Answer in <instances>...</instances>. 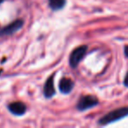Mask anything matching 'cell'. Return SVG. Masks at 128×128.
I'll return each mask as SVG.
<instances>
[{
	"label": "cell",
	"instance_id": "cell-8",
	"mask_svg": "<svg viewBox=\"0 0 128 128\" xmlns=\"http://www.w3.org/2000/svg\"><path fill=\"white\" fill-rule=\"evenodd\" d=\"M66 0H49V5L52 10H60L66 5Z\"/></svg>",
	"mask_w": 128,
	"mask_h": 128
},
{
	"label": "cell",
	"instance_id": "cell-11",
	"mask_svg": "<svg viewBox=\"0 0 128 128\" xmlns=\"http://www.w3.org/2000/svg\"><path fill=\"white\" fill-rule=\"evenodd\" d=\"M2 2H3V0H0V4H1V3H2Z\"/></svg>",
	"mask_w": 128,
	"mask_h": 128
},
{
	"label": "cell",
	"instance_id": "cell-7",
	"mask_svg": "<svg viewBox=\"0 0 128 128\" xmlns=\"http://www.w3.org/2000/svg\"><path fill=\"white\" fill-rule=\"evenodd\" d=\"M44 93L46 97H52L55 94V89H54V82H53V76L48 78L44 84Z\"/></svg>",
	"mask_w": 128,
	"mask_h": 128
},
{
	"label": "cell",
	"instance_id": "cell-1",
	"mask_svg": "<svg viewBox=\"0 0 128 128\" xmlns=\"http://www.w3.org/2000/svg\"><path fill=\"white\" fill-rule=\"evenodd\" d=\"M126 116H128V106L118 108V109L107 113L98 120V124L100 125H107V124L118 121Z\"/></svg>",
	"mask_w": 128,
	"mask_h": 128
},
{
	"label": "cell",
	"instance_id": "cell-4",
	"mask_svg": "<svg viewBox=\"0 0 128 128\" xmlns=\"http://www.w3.org/2000/svg\"><path fill=\"white\" fill-rule=\"evenodd\" d=\"M23 26V21L18 19V20L14 21L13 23H12L10 25H9L8 26L4 27L3 30L0 31V35L1 36H6V35H10V34L14 33L17 31H18L21 27Z\"/></svg>",
	"mask_w": 128,
	"mask_h": 128
},
{
	"label": "cell",
	"instance_id": "cell-9",
	"mask_svg": "<svg viewBox=\"0 0 128 128\" xmlns=\"http://www.w3.org/2000/svg\"><path fill=\"white\" fill-rule=\"evenodd\" d=\"M124 84H125L126 87H128V72L125 77V80H124Z\"/></svg>",
	"mask_w": 128,
	"mask_h": 128
},
{
	"label": "cell",
	"instance_id": "cell-3",
	"mask_svg": "<svg viewBox=\"0 0 128 128\" xmlns=\"http://www.w3.org/2000/svg\"><path fill=\"white\" fill-rule=\"evenodd\" d=\"M98 104V99L93 96H84L79 99L77 104V108L79 111H86L90 108H92Z\"/></svg>",
	"mask_w": 128,
	"mask_h": 128
},
{
	"label": "cell",
	"instance_id": "cell-10",
	"mask_svg": "<svg viewBox=\"0 0 128 128\" xmlns=\"http://www.w3.org/2000/svg\"><path fill=\"white\" fill-rule=\"evenodd\" d=\"M124 52H125V55L128 58V45L125 47V48H124Z\"/></svg>",
	"mask_w": 128,
	"mask_h": 128
},
{
	"label": "cell",
	"instance_id": "cell-5",
	"mask_svg": "<svg viewBox=\"0 0 128 128\" xmlns=\"http://www.w3.org/2000/svg\"><path fill=\"white\" fill-rule=\"evenodd\" d=\"M9 110L14 115H24L26 111V106L21 102H14L9 105Z\"/></svg>",
	"mask_w": 128,
	"mask_h": 128
},
{
	"label": "cell",
	"instance_id": "cell-6",
	"mask_svg": "<svg viewBox=\"0 0 128 128\" xmlns=\"http://www.w3.org/2000/svg\"><path fill=\"white\" fill-rule=\"evenodd\" d=\"M74 83L70 78H63L59 82V90L64 94H68L73 89Z\"/></svg>",
	"mask_w": 128,
	"mask_h": 128
},
{
	"label": "cell",
	"instance_id": "cell-2",
	"mask_svg": "<svg viewBox=\"0 0 128 128\" xmlns=\"http://www.w3.org/2000/svg\"><path fill=\"white\" fill-rule=\"evenodd\" d=\"M87 51V47L81 46L75 48L72 51V53L70 55V65L72 68H76L79 62L82 61L84 56L86 55Z\"/></svg>",
	"mask_w": 128,
	"mask_h": 128
}]
</instances>
